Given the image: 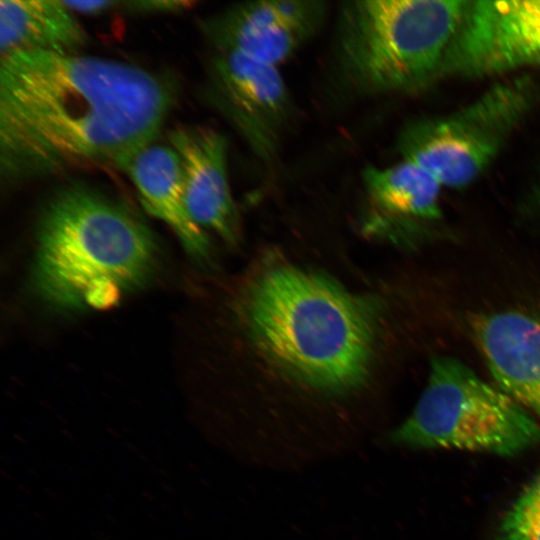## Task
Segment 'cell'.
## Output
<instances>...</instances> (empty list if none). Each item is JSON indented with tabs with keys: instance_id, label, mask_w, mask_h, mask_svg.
<instances>
[{
	"instance_id": "1",
	"label": "cell",
	"mask_w": 540,
	"mask_h": 540,
	"mask_svg": "<svg viewBox=\"0 0 540 540\" xmlns=\"http://www.w3.org/2000/svg\"><path fill=\"white\" fill-rule=\"evenodd\" d=\"M174 100L167 78L120 60L42 51L1 57V180L121 169L155 142Z\"/></svg>"
},
{
	"instance_id": "2",
	"label": "cell",
	"mask_w": 540,
	"mask_h": 540,
	"mask_svg": "<svg viewBox=\"0 0 540 540\" xmlns=\"http://www.w3.org/2000/svg\"><path fill=\"white\" fill-rule=\"evenodd\" d=\"M244 308L255 343L295 380L332 394L365 380L376 332L369 299L282 265L258 276Z\"/></svg>"
},
{
	"instance_id": "3",
	"label": "cell",
	"mask_w": 540,
	"mask_h": 540,
	"mask_svg": "<svg viewBox=\"0 0 540 540\" xmlns=\"http://www.w3.org/2000/svg\"><path fill=\"white\" fill-rule=\"evenodd\" d=\"M151 232L121 205L70 184L48 201L38 227L33 284L61 309H105L154 271Z\"/></svg>"
},
{
	"instance_id": "4",
	"label": "cell",
	"mask_w": 540,
	"mask_h": 540,
	"mask_svg": "<svg viewBox=\"0 0 540 540\" xmlns=\"http://www.w3.org/2000/svg\"><path fill=\"white\" fill-rule=\"evenodd\" d=\"M467 1L345 2L338 61L347 80L368 94L408 92L438 77Z\"/></svg>"
},
{
	"instance_id": "5",
	"label": "cell",
	"mask_w": 540,
	"mask_h": 540,
	"mask_svg": "<svg viewBox=\"0 0 540 540\" xmlns=\"http://www.w3.org/2000/svg\"><path fill=\"white\" fill-rule=\"evenodd\" d=\"M414 449H457L515 455L540 440V425L517 400L460 360L432 359L424 391L389 436Z\"/></svg>"
},
{
	"instance_id": "6",
	"label": "cell",
	"mask_w": 540,
	"mask_h": 540,
	"mask_svg": "<svg viewBox=\"0 0 540 540\" xmlns=\"http://www.w3.org/2000/svg\"><path fill=\"white\" fill-rule=\"evenodd\" d=\"M538 96L539 87L527 74L497 82L453 113L408 126L399 143L403 159L443 187H464L495 160Z\"/></svg>"
},
{
	"instance_id": "7",
	"label": "cell",
	"mask_w": 540,
	"mask_h": 540,
	"mask_svg": "<svg viewBox=\"0 0 540 540\" xmlns=\"http://www.w3.org/2000/svg\"><path fill=\"white\" fill-rule=\"evenodd\" d=\"M540 66V0L467 1L438 76L476 78Z\"/></svg>"
},
{
	"instance_id": "8",
	"label": "cell",
	"mask_w": 540,
	"mask_h": 540,
	"mask_svg": "<svg viewBox=\"0 0 540 540\" xmlns=\"http://www.w3.org/2000/svg\"><path fill=\"white\" fill-rule=\"evenodd\" d=\"M213 72L223 110L253 153L272 163L292 115L279 67L240 53L216 51Z\"/></svg>"
},
{
	"instance_id": "9",
	"label": "cell",
	"mask_w": 540,
	"mask_h": 540,
	"mask_svg": "<svg viewBox=\"0 0 540 540\" xmlns=\"http://www.w3.org/2000/svg\"><path fill=\"white\" fill-rule=\"evenodd\" d=\"M327 11L321 1L242 2L210 18L205 31L216 51L279 67L320 30Z\"/></svg>"
},
{
	"instance_id": "10",
	"label": "cell",
	"mask_w": 540,
	"mask_h": 540,
	"mask_svg": "<svg viewBox=\"0 0 540 540\" xmlns=\"http://www.w3.org/2000/svg\"><path fill=\"white\" fill-rule=\"evenodd\" d=\"M168 140L180 159L192 220L203 230L235 241L239 221L229 185L225 136L208 127L180 126L170 131Z\"/></svg>"
},
{
	"instance_id": "11",
	"label": "cell",
	"mask_w": 540,
	"mask_h": 540,
	"mask_svg": "<svg viewBox=\"0 0 540 540\" xmlns=\"http://www.w3.org/2000/svg\"><path fill=\"white\" fill-rule=\"evenodd\" d=\"M472 331L497 386L540 420V314H483Z\"/></svg>"
},
{
	"instance_id": "12",
	"label": "cell",
	"mask_w": 540,
	"mask_h": 540,
	"mask_svg": "<svg viewBox=\"0 0 540 540\" xmlns=\"http://www.w3.org/2000/svg\"><path fill=\"white\" fill-rule=\"evenodd\" d=\"M151 215L162 220L196 258L208 256L209 242L189 215L178 154L170 144L152 142L133 154L121 167Z\"/></svg>"
},
{
	"instance_id": "13",
	"label": "cell",
	"mask_w": 540,
	"mask_h": 540,
	"mask_svg": "<svg viewBox=\"0 0 540 540\" xmlns=\"http://www.w3.org/2000/svg\"><path fill=\"white\" fill-rule=\"evenodd\" d=\"M86 30L64 1L1 0V57L28 51L79 53Z\"/></svg>"
},
{
	"instance_id": "14",
	"label": "cell",
	"mask_w": 540,
	"mask_h": 540,
	"mask_svg": "<svg viewBox=\"0 0 540 540\" xmlns=\"http://www.w3.org/2000/svg\"><path fill=\"white\" fill-rule=\"evenodd\" d=\"M363 180L375 203L394 216L424 220L440 217L443 186L412 161L403 159L386 168L368 167Z\"/></svg>"
},
{
	"instance_id": "15",
	"label": "cell",
	"mask_w": 540,
	"mask_h": 540,
	"mask_svg": "<svg viewBox=\"0 0 540 540\" xmlns=\"http://www.w3.org/2000/svg\"><path fill=\"white\" fill-rule=\"evenodd\" d=\"M497 540H540V474L506 511Z\"/></svg>"
},
{
	"instance_id": "16",
	"label": "cell",
	"mask_w": 540,
	"mask_h": 540,
	"mask_svg": "<svg viewBox=\"0 0 540 540\" xmlns=\"http://www.w3.org/2000/svg\"><path fill=\"white\" fill-rule=\"evenodd\" d=\"M76 14H101L108 11H125L133 13H170L185 9L191 3L186 1L136 0V1H64Z\"/></svg>"
},
{
	"instance_id": "17",
	"label": "cell",
	"mask_w": 540,
	"mask_h": 540,
	"mask_svg": "<svg viewBox=\"0 0 540 540\" xmlns=\"http://www.w3.org/2000/svg\"><path fill=\"white\" fill-rule=\"evenodd\" d=\"M537 196H538V202L540 204V184H539V187H538Z\"/></svg>"
}]
</instances>
